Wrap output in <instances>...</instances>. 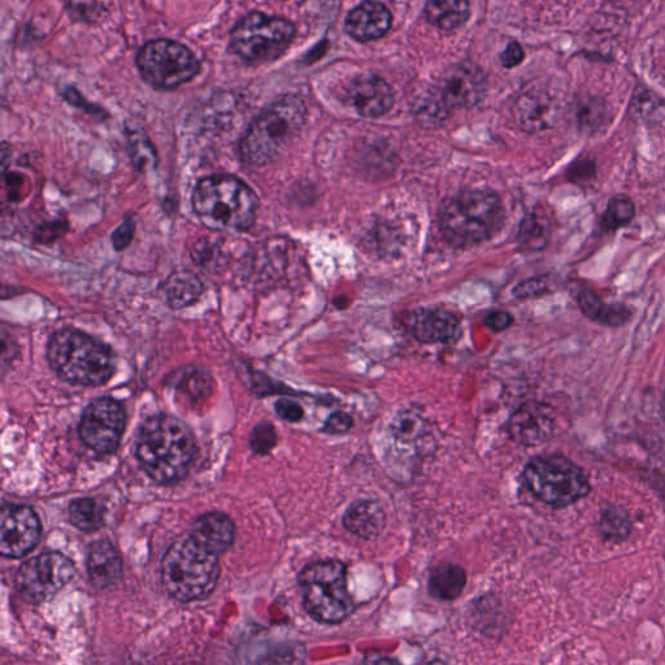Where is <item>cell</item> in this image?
Returning a JSON list of instances; mask_svg holds the SVG:
<instances>
[{"label":"cell","instance_id":"obj_1","mask_svg":"<svg viewBox=\"0 0 665 665\" xmlns=\"http://www.w3.org/2000/svg\"><path fill=\"white\" fill-rule=\"evenodd\" d=\"M136 455L152 481L173 484L188 475L197 455V442L184 421L171 415H154L138 429Z\"/></svg>","mask_w":665,"mask_h":665},{"label":"cell","instance_id":"obj_2","mask_svg":"<svg viewBox=\"0 0 665 665\" xmlns=\"http://www.w3.org/2000/svg\"><path fill=\"white\" fill-rule=\"evenodd\" d=\"M307 108L301 97L284 95L252 120L239 141V156L254 167L276 162L306 123Z\"/></svg>","mask_w":665,"mask_h":665},{"label":"cell","instance_id":"obj_3","mask_svg":"<svg viewBox=\"0 0 665 665\" xmlns=\"http://www.w3.org/2000/svg\"><path fill=\"white\" fill-rule=\"evenodd\" d=\"M193 208L206 228L219 233H241L255 223L258 198L236 177L211 176L195 186Z\"/></svg>","mask_w":665,"mask_h":665},{"label":"cell","instance_id":"obj_4","mask_svg":"<svg viewBox=\"0 0 665 665\" xmlns=\"http://www.w3.org/2000/svg\"><path fill=\"white\" fill-rule=\"evenodd\" d=\"M52 371L72 385L101 386L115 373L110 347L80 330L60 329L47 345Z\"/></svg>","mask_w":665,"mask_h":665},{"label":"cell","instance_id":"obj_5","mask_svg":"<svg viewBox=\"0 0 665 665\" xmlns=\"http://www.w3.org/2000/svg\"><path fill=\"white\" fill-rule=\"evenodd\" d=\"M220 555L188 534L177 540L162 562V584L178 602L202 601L215 590L220 578Z\"/></svg>","mask_w":665,"mask_h":665},{"label":"cell","instance_id":"obj_6","mask_svg":"<svg viewBox=\"0 0 665 665\" xmlns=\"http://www.w3.org/2000/svg\"><path fill=\"white\" fill-rule=\"evenodd\" d=\"M504 208L497 194L467 190L443 199L440 225L452 245L472 246L488 241L501 229Z\"/></svg>","mask_w":665,"mask_h":665},{"label":"cell","instance_id":"obj_7","mask_svg":"<svg viewBox=\"0 0 665 665\" xmlns=\"http://www.w3.org/2000/svg\"><path fill=\"white\" fill-rule=\"evenodd\" d=\"M299 586L307 614L319 623L341 624L354 614L345 563L319 560L308 564L299 575Z\"/></svg>","mask_w":665,"mask_h":665},{"label":"cell","instance_id":"obj_8","mask_svg":"<svg viewBox=\"0 0 665 665\" xmlns=\"http://www.w3.org/2000/svg\"><path fill=\"white\" fill-rule=\"evenodd\" d=\"M295 34L291 21L252 11L230 30L228 51L249 65L273 63L289 49Z\"/></svg>","mask_w":665,"mask_h":665},{"label":"cell","instance_id":"obj_9","mask_svg":"<svg viewBox=\"0 0 665 665\" xmlns=\"http://www.w3.org/2000/svg\"><path fill=\"white\" fill-rule=\"evenodd\" d=\"M523 481L534 497L554 508L571 506L591 491L585 472L563 455L536 456L525 465Z\"/></svg>","mask_w":665,"mask_h":665},{"label":"cell","instance_id":"obj_10","mask_svg":"<svg viewBox=\"0 0 665 665\" xmlns=\"http://www.w3.org/2000/svg\"><path fill=\"white\" fill-rule=\"evenodd\" d=\"M136 65L152 89L173 91L193 81L202 71L198 56L173 39H152L139 49Z\"/></svg>","mask_w":665,"mask_h":665},{"label":"cell","instance_id":"obj_11","mask_svg":"<svg viewBox=\"0 0 665 665\" xmlns=\"http://www.w3.org/2000/svg\"><path fill=\"white\" fill-rule=\"evenodd\" d=\"M76 575L72 560L60 553H45L29 559L16 573L17 593L30 604L51 601Z\"/></svg>","mask_w":665,"mask_h":665},{"label":"cell","instance_id":"obj_12","mask_svg":"<svg viewBox=\"0 0 665 665\" xmlns=\"http://www.w3.org/2000/svg\"><path fill=\"white\" fill-rule=\"evenodd\" d=\"M125 424L123 406L115 399L99 398L85 408L78 433L88 449L98 455H108L119 447Z\"/></svg>","mask_w":665,"mask_h":665},{"label":"cell","instance_id":"obj_13","mask_svg":"<svg viewBox=\"0 0 665 665\" xmlns=\"http://www.w3.org/2000/svg\"><path fill=\"white\" fill-rule=\"evenodd\" d=\"M41 534V521L33 508L4 504L0 517V554L4 558H24L36 549Z\"/></svg>","mask_w":665,"mask_h":665},{"label":"cell","instance_id":"obj_14","mask_svg":"<svg viewBox=\"0 0 665 665\" xmlns=\"http://www.w3.org/2000/svg\"><path fill=\"white\" fill-rule=\"evenodd\" d=\"M437 90L451 112L472 107L484 97L485 76L477 65L460 63L446 73Z\"/></svg>","mask_w":665,"mask_h":665},{"label":"cell","instance_id":"obj_15","mask_svg":"<svg viewBox=\"0 0 665 665\" xmlns=\"http://www.w3.org/2000/svg\"><path fill=\"white\" fill-rule=\"evenodd\" d=\"M508 432L512 440L525 447L545 445L555 433L553 411L540 402L530 401L511 416Z\"/></svg>","mask_w":665,"mask_h":665},{"label":"cell","instance_id":"obj_16","mask_svg":"<svg viewBox=\"0 0 665 665\" xmlns=\"http://www.w3.org/2000/svg\"><path fill=\"white\" fill-rule=\"evenodd\" d=\"M514 116L524 132H542L554 126L558 120L559 103L546 90L534 88L517 99Z\"/></svg>","mask_w":665,"mask_h":665},{"label":"cell","instance_id":"obj_17","mask_svg":"<svg viewBox=\"0 0 665 665\" xmlns=\"http://www.w3.org/2000/svg\"><path fill=\"white\" fill-rule=\"evenodd\" d=\"M408 328L423 343H451L462 334L458 316L442 308H425L412 312Z\"/></svg>","mask_w":665,"mask_h":665},{"label":"cell","instance_id":"obj_18","mask_svg":"<svg viewBox=\"0 0 665 665\" xmlns=\"http://www.w3.org/2000/svg\"><path fill=\"white\" fill-rule=\"evenodd\" d=\"M349 102L359 115L375 119L391 110L394 104V91L381 77L362 76L352 82Z\"/></svg>","mask_w":665,"mask_h":665},{"label":"cell","instance_id":"obj_19","mask_svg":"<svg viewBox=\"0 0 665 665\" xmlns=\"http://www.w3.org/2000/svg\"><path fill=\"white\" fill-rule=\"evenodd\" d=\"M393 16L382 3L364 2L347 16L346 32L359 42L375 41L389 32Z\"/></svg>","mask_w":665,"mask_h":665},{"label":"cell","instance_id":"obj_20","mask_svg":"<svg viewBox=\"0 0 665 665\" xmlns=\"http://www.w3.org/2000/svg\"><path fill=\"white\" fill-rule=\"evenodd\" d=\"M342 523L355 536L375 541L384 532L388 517L382 504L375 499H356L347 508Z\"/></svg>","mask_w":665,"mask_h":665},{"label":"cell","instance_id":"obj_21","mask_svg":"<svg viewBox=\"0 0 665 665\" xmlns=\"http://www.w3.org/2000/svg\"><path fill=\"white\" fill-rule=\"evenodd\" d=\"M86 567L91 584L99 590L111 588L123 577V560L116 547L107 540L95 542L90 546Z\"/></svg>","mask_w":665,"mask_h":665},{"label":"cell","instance_id":"obj_22","mask_svg":"<svg viewBox=\"0 0 665 665\" xmlns=\"http://www.w3.org/2000/svg\"><path fill=\"white\" fill-rule=\"evenodd\" d=\"M189 534L212 553L221 556L233 545L236 527L224 512H207L195 520Z\"/></svg>","mask_w":665,"mask_h":665},{"label":"cell","instance_id":"obj_23","mask_svg":"<svg viewBox=\"0 0 665 665\" xmlns=\"http://www.w3.org/2000/svg\"><path fill=\"white\" fill-rule=\"evenodd\" d=\"M467 585V572L462 565L442 562L429 575V594L438 601L451 602L462 595Z\"/></svg>","mask_w":665,"mask_h":665},{"label":"cell","instance_id":"obj_24","mask_svg":"<svg viewBox=\"0 0 665 665\" xmlns=\"http://www.w3.org/2000/svg\"><path fill=\"white\" fill-rule=\"evenodd\" d=\"M582 314L594 323L604 327L619 328L627 324L632 311L624 304H608L603 302L593 291L582 290L577 297Z\"/></svg>","mask_w":665,"mask_h":665},{"label":"cell","instance_id":"obj_25","mask_svg":"<svg viewBox=\"0 0 665 665\" xmlns=\"http://www.w3.org/2000/svg\"><path fill=\"white\" fill-rule=\"evenodd\" d=\"M165 302L172 310H182L201 298L204 286L201 278L190 271H177L162 286Z\"/></svg>","mask_w":665,"mask_h":665},{"label":"cell","instance_id":"obj_26","mask_svg":"<svg viewBox=\"0 0 665 665\" xmlns=\"http://www.w3.org/2000/svg\"><path fill=\"white\" fill-rule=\"evenodd\" d=\"M425 16L438 29L454 30L467 21L469 3L468 0H428Z\"/></svg>","mask_w":665,"mask_h":665},{"label":"cell","instance_id":"obj_27","mask_svg":"<svg viewBox=\"0 0 665 665\" xmlns=\"http://www.w3.org/2000/svg\"><path fill=\"white\" fill-rule=\"evenodd\" d=\"M633 523L627 508L619 504L604 507L598 521V533L603 541L621 543L632 534Z\"/></svg>","mask_w":665,"mask_h":665},{"label":"cell","instance_id":"obj_28","mask_svg":"<svg viewBox=\"0 0 665 665\" xmlns=\"http://www.w3.org/2000/svg\"><path fill=\"white\" fill-rule=\"evenodd\" d=\"M172 385L189 403H198L211 394L212 378L202 368L190 367L176 372Z\"/></svg>","mask_w":665,"mask_h":665},{"label":"cell","instance_id":"obj_29","mask_svg":"<svg viewBox=\"0 0 665 665\" xmlns=\"http://www.w3.org/2000/svg\"><path fill=\"white\" fill-rule=\"evenodd\" d=\"M68 516L71 523L82 532H95L104 525L106 507L97 499L78 498L69 504Z\"/></svg>","mask_w":665,"mask_h":665},{"label":"cell","instance_id":"obj_30","mask_svg":"<svg viewBox=\"0 0 665 665\" xmlns=\"http://www.w3.org/2000/svg\"><path fill=\"white\" fill-rule=\"evenodd\" d=\"M427 432V421L414 411H402L390 424L391 436L404 445L423 440Z\"/></svg>","mask_w":665,"mask_h":665},{"label":"cell","instance_id":"obj_31","mask_svg":"<svg viewBox=\"0 0 665 665\" xmlns=\"http://www.w3.org/2000/svg\"><path fill=\"white\" fill-rule=\"evenodd\" d=\"M451 111L443 103L437 88L421 95L415 104V115L419 123L427 128H436L445 123Z\"/></svg>","mask_w":665,"mask_h":665},{"label":"cell","instance_id":"obj_32","mask_svg":"<svg viewBox=\"0 0 665 665\" xmlns=\"http://www.w3.org/2000/svg\"><path fill=\"white\" fill-rule=\"evenodd\" d=\"M634 216H636V206L628 197L620 195L608 203L601 219V228L604 233L616 232L617 229L632 223Z\"/></svg>","mask_w":665,"mask_h":665},{"label":"cell","instance_id":"obj_33","mask_svg":"<svg viewBox=\"0 0 665 665\" xmlns=\"http://www.w3.org/2000/svg\"><path fill=\"white\" fill-rule=\"evenodd\" d=\"M65 11L73 23L94 25L108 12L104 0H64Z\"/></svg>","mask_w":665,"mask_h":665},{"label":"cell","instance_id":"obj_34","mask_svg":"<svg viewBox=\"0 0 665 665\" xmlns=\"http://www.w3.org/2000/svg\"><path fill=\"white\" fill-rule=\"evenodd\" d=\"M126 139L130 156L138 168L151 167L158 163V155L151 139L137 128H126Z\"/></svg>","mask_w":665,"mask_h":665},{"label":"cell","instance_id":"obj_35","mask_svg":"<svg viewBox=\"0 0 665 665\" xmlns=\"http://www.w3.org/2000/svg\"><path fill=\"white\" fill-rule=\"evenodd\" d=\"M519 238L524 249L541 250L549 241V226L542 217L530 214L521 224Z\"/></svg>","mask_w":665,"mask_h":665},{"label":"cell","instance_id":"obj_36","mask_svg":"<svg viewBox=\"0 0 665 665\" xmlns=\"http://www.w3.org/2000/svg\"><path fill=\"white\" fill-rule=\"evenodd\" d=\"M60 95L69 106L77 108V110L84 111L88 115L95 117V119L106 120L110 117L104 108L98 104L91 103L81 94V91L76 86L68 85L60 91Z\"/></svg>","mask_w":665,"mask_h":665},{"label":"cell","instance_id":"obj_37","mask_svg":"<svg viewBox=\"0 0 665 665\" xmlns=\"http://www.w3.org/2000/svg\"><path fill=\"white\" fill-rule=\"evenodd\" d=\"M251 450L258 455H267L277 445V433L271 423L256 425L250 434Z\"/></svg>","mask_w":665,"mask_h":665},{"label":"cell","instance_id":"obj_38","mask_svg":"<svg viewBox=\"0 0 665 665\" xmlns=\"http://www.w3.org/2000/svg\"><path fill=\"white\" fill-rule=\"evenodd\" d=\"M550 281L547 277H534L517 285L514 294L516 298H534L549 293Z\"/></svg>","mask_w":665,"mask_h":665},{"label":"cell","instance_id":"obj_39","mask_svg":"<svg viewBox=\"0 0 665 665\" xmlns=\"http://www.w3.org/2000/svg\"><path fill=\"white\" fill-rule=\"evenodd\" d=\"M276 414L280 419L288 423H299L304 417V410L301 404L291 401L288 398H281L275 404Z\"/></svg>","mask_w":665,"mask_h":665},{"label":"cell","instance_id":"obj_40","mask_svg":"<svg viewBox=\"0 0 665 665\" xmlns=\"http://www.w3.org/2000/svg\"><path fill=\"white\" fill-rule=\"evenodd\" d=\"M352 427H354L352 416L346 414V412L338 411L329 417L327 423H325L324 432L332 434V436H339V434L349 432Z\"/></svg>","mask_w":665,"mask_h":665},{"label":"cell","instance_id":"obj_41","mask_svg":"<svg viewBox=\"0 0 665 665\" xmlns=\"http://www.w3.org/2000/svg\"><path fill=\"white\" fill-rule=\"evenodd\" d=\"M136 233V221L133 219H126L123 224L119 226L112 234L113 247L117 251L124 250L132 242Z\"/></svg>","mask_w":665,"mask_h":665},{"label":"cell","instance_id":"obj_42","mask_svg":"<svg viewBox=\"0 0 665 665\" xmlns=\"http://www.w3.org/2000/svg\"><path fill=\"white\" fill-rule=\"evenodd\" d=\"M595 164L591 160H582L576 162L569 167L567 176L568 180L572 182H585L593 180L595 176Z\"/></svg>","mask_w":665,"mask_h":665},{"label":"cell","instance_id":"obj_43","mask_svg":"<svg viewBox=\"0 0 665 665\" xmlns=\"http://www.w3.org/2000/svg\"><path fill=\"white\" fill-rule=\"evenodd\" d=\"M484 323L494 332H503L514 324V317L506 311H494L485 317Z\"/></svg>","mask_w":665,"mask_h":665},{"label":"cell","instance_id":"obj_44","mask_svg":"<svg viewBox=\"0 0 665 665\" xmlns=\"http://www.w3.org/2000/svg\"><path fill=\"white\" fill-rule=\"evenodd\" d=\"M501 59L504 67H515V65H519L521 62H523L524 51L521 49L519 43L512 42L510 45H508L507 49L504 50Z\"/></svg>","mask_w":665,"mask_h":665}]
</instances>
